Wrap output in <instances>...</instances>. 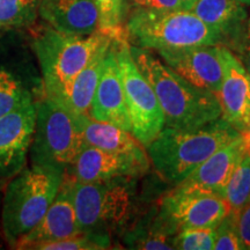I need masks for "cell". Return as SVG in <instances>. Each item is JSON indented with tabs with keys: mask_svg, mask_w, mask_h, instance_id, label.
<instances>
[{
	"mask_svg": "<svg viewBox=\"0 0 250 250\" xmlns=\"http://www.w3.org/2000/svg\"><path fill=\"white\" fill-rule=\"evenodd\" d=\"M40 0H0V28H21L34 23Z\"/></svg>",
	"mask_w": 250,
	"mask_h": 250,
	"instance_id": "cell-24",
	"label": "cell"
},
{
	"mask_svg": "<svg viewBox=\"0 0 250 250\" xmlns=\"http://www.w3.org/2000/svg\"><path fill=\"white\" fill-rule=\"evenodd\" d=\"M237 1H240L243 5H250V0H237Z\"/></svg>",
	"mask_w": 250,
	"mask_h": 250,
	"instance_id": "cell-35",
	"label": "cell"
},
{
	"mask_svg": "<svg viewBox=\"0 0 250 250\" xmlns=\"http://www.w3.org/2000/svg\"><path fill=\"white\" fill-rule=\"evenodd\" d=\"M65 177V176H64ZM78 225L83 233H122L137 220V177L77 182L67 177Z\"/></svg>",
	"mask_w": 250,
	"mask_h": 250,
	"instance_id": "cell-4",
	"label": "cell"
},
{
	"mask_svg": "<svg viewBox=\"0 0 250 250\" xmlns=\"http://www.w3.org/2000/svg\"><path fill=\"white\" fill-rule=\"evenodd\" d=\"M116 56L131 133L147 146L165 127V117L154 89L137 67L126 37L117 39Z\"/></svg>",
	"mask_w": 250,
	"mask_h": 250,
	"instance_id": "cell-8",
	"label": "cell"
},
{
	"mask_svg": "<svg viewBox=\"0 0 250 250\" xmlns=\"http://www.w3.org/2000/svg\"><path fill=\"white\" fill-rule=\"evenodd\" d=\"M112 40L100 30L71 35L46 26L34 31L31 49L39 62L44 95L64 105L78 74Z\"/></svg>",
	"mask_w": 250,
	"mask_h": 250,
	"instance_id": "cell-2",
	"label": "cell"
},
{
	"mask_svg": "<svg viewBox=\"0 0 250 250\" xmlns=\"http://www.w3.org/2000/svg\"><path fill=\"white\" fill-rule=\"evenodd\" d=\"M224 199L229 205L230 212L237 214L250 201V154L246 153L230 175Z\"/></svg>",
	"mask_w": 250,
	"mask_h": 250,
	"instance_id": "cell-23",
	"label": "cell"
},
{
	"mask_svg": "<svg viewBox=\"0 0 250 250\" xmlns=\"http://www.w3.org/2000/svg\"><path fill=\"white\" fill-rule=\"evenodd\" d=\"M44 94L42 80L27 64L18 61L0 62V117Z\"/></svg>",
	"mask_w": 250,
	"mask_h": 250,
	"instance_id": "cell-19",
	"label": "cell"
},
{
	"mask_svg": "<svg viewBox=\"0 0 250 250\" xmlns=\"http://www.w3.org/2000/svg\"><path fill=\"white\" fill-rule=\"evenodd\" d=\"M240 134H241L243 145H245L246 153H249L250 154V117L248 120V123L246 125V127L241 131V132H240Z\"/></svg>",
	"mask_w": 250,
	"mask_h": 250,
	"instance_id": "cell-32",
	"label": "cell"
},
{
	"mask_svg": "<svg viewBox=\"0 0 250 250\" xmlns=\"http://www.w3.org/2000/svg\"><path fill=\"white\" fill-rule=\"evenodd\" d=\"M111 43L112 41L109 44L103 46L98 54L94 56L92 61L83 68V71L78 74L72 83L64 107L73 116L88 115L94 94H95L100 77H101L105 55H107Z\"/></svg>",
	"mask_w": 250,
	"mask_h": 250,
	"instance_id": "cell-22",
	"label": "cell"
},
{
	"mask_svg": "<svg viewBox=\"0 0 250 250\" xmlns=\"http://www.w3.org/2000/svg\"><path fill=\"white\" fill-rule=\"evenodd\" d=\"M175 249L212 250L214 249V228H187L176 234Z\"/></svg>",
	"mask_w": 250,
	"mask_h": 250,
	"instance_id": "cell-27",
	"label": "cell"
},
{
	"mask_svg": "<svg viewBox=\"0 0 250 250\" xmlns=\"http://www.w3.org/2000/svg\"><path fill=\"white\" fill-rule=\"evenodd\" d=\"M230 208L223 197L171 190L156 208L164 226L176 235L187 228H215Z\"/></svg>",
	"mask_w": 250,
	"mask_h": 250,
	"instance_id": "cell-9",
	"label": "cell"
},
{
	"mask_svg": "<svg viewBox=\"0 0 250 250\" xmlns=\"http://www.w3.org/2000/svg\"><path fill=\"white\" fill-rule=\"evenodd\" d=\"M131 45L167 51L191 46L223 44L220 36L189 9L131 11L125 26Z\"/></svg>",
	"mask_w": 250,
	"mask_h": 250,
	"instance_id": "cell-6",
	"label": "cell"
},
{
	"mask_svg": "<svg viewBox=\"0 0 250 250\" xmlns=\"http://www.w3.org/2000/svg\"><path fill=\"white\" fill-rule=\"evenodd\" d=\"M190 11L220 36L223 45L235 51L248 14L237 0H196Z\"/></svg>",
	"mask_w": 250,
	"mask_h": 250,
	"instance_id": "cell-18",
	"label": "cell"
},
{
	"mask_svg": "<svg viewBox=\"0 0 250 250\" xmlns=\"http://www.w3.org/2000/svg\"><path fill=\"white\" fill-rule=\"evenodd\" d=\"M127 2H129L131 11H133V9L171 11V9L183 8L181 0H127Z\"/></svg>",
	"mask_w": 250,
	"mask_h": 250,
	"instance_id": "cell-29",
	"label": "cell"
},
{
	"mask_svg": "<svg viewBox=\"0 0 250 250\" xmlns=\"http://www.w3.org/2000/svg\"><path fill=\"white\" fill-rule=\"evenodd\" d=\"M239 137V131L220 117L195 129L165 126L146 151L156 174L177 186L214 152Z\"/></svg>",
	"mask_w": 250,
	"mask_h": 250,
	"instance_id": "cell-3",
	"label": "cell"
},
{
	"mask_svg": "<svg viewBox=\"0 0 250 250\" xmlns=\"http://www.w3.org/2000/svg\"><path fill=\"white\" fill-rule=\"evenodd\" d=\"M39 15L54 29L71 35H90L99 30L94 0H40Z\"/></svg>",
	"mask_w": 250,
	"mask_h": 250,
	"instance_id": "cell-17",
	"label": "cell"
},
{
	"mask_svg": "<svg viewBox=\"0 0 250 250\" xmlns=\"http://www.w3.org/2000/svg\"><path fill=\"white\" fill-rule=\"evenodd\" d=\"M99 12V30L114 39H125L123 14L125 0H94Z\"/></svg>",
	"mask_w": 250,
	"mask_h": 250,
	"instance_id": "cell-26",
	"label": "cell"
},
{
	"mask_svg": "<svg viewBox=\"0 0 250 250\" xmlns=\"http://www.w3.org/2000/svg\"><path fill=\"white\" fill-rule=\"evenodd\" d=\"M149 167V159H140L85 145L65 170L64 176L77 182H101L117 177H139Z\"/></svg>",
	"mask_w": 250,
	"mask_h": 250,
	"instance_id": "cell-11",
	"label": "cell"
},
{
	"mask_svg": "<svg viewBox=\"0 0 250 250\" xmlns=\"http://www.w3.org/2000/svg\"><path fill=\"white\" fill-rule=\"evenodd\" d=\"M117 39L112 40L105 55L98 87L90 104L88 116L95 121L110 123L130 131L131 123L125 104L123 85L116 56Z\"/></svg>",
	"mask_w": 250,
	"mask_h": 250,
	"instance_id": "cell-14",
	"label": "cell"
},
{
	"mask_svg": "<svg viewBox=\"0 0 250 250\" xmlns=\"http://www.w3.org/2000/svg\"><path fill=\"white\" fill-rule=\"evenodd\" d=\"M223 80L217 98L221 118L241 132L250 117V74L230 49L221 44Z\"/></svg>",
	"mask_w": 250,
	"mask_h": 250,
	"instance_id": "cell-13",
	"label": "cell"
},
{
	"mask_svg": "<svg viewBox=\"0 0 250 250\" xmlns=\"http://www.w3.org/2000/svg\"><path fill=\"white\" fill-rule=\"evenodd\" d=\"M162 61L184 79L217 95L223 80L221 44L158 51Z\"/></svg>",
	"mask_w": 250,
	"mask_h": 250,
	"instance_id": "cell-12",
	"label": "cell"
},
{
	"mask_svg": "<svg viewBox=\"0 0 250 250\" xmlns=\"http://www.w3.org/2000/svg\"><path fill=\"white\" fill-rule=\"evenodd\" d=\"M85 145L73 115L43 94L36 102L35 129L29 148L30 165L65 173Z\"/></svg>",
	"mask_w": 250,
	"mask_h": 250,
	"instance_id": "cell-7",
	"label": "cell"
},
{
	"mask_svg": "<svg viewBox=\"0 0 250 250\" xmlns=\"http://www.w3.org/2000/svg\"><path fill=\"white\" fill-rule=\"evenodd\" d=\"M62 180V171L30 165L6 186L1 198V229L7 246L14 249L40 223L58 195Z\"/></svg>",
	"mask_w": 250,
	"mask_h": 250,
	"instance_id": "cell-5",
	"label": "cell"
},
{
	"mask_svg": "<svg viewBox=\"0 0 250 250\" xmlns=\"http://www.w3.org/2000/svg\"><path fill=\"white\" fill-rule=\"evenodd\" d=\"M182 1V5H183V8L184 9H191V7L193 6V4L196 2V0H181Z\"/></svg>",
	"mask_w": 250,
	"mask_h": 250,
	"instance_id": "cell-33",
	"label": "cell"
},
{
	"mask_svg": "<svg viewBox=\"0 0 250 250\" xmlns=\"http://www.w3.org/2000/svg\"><path fill=\"white\" fill-rule=\"evenodd\" d=\"M111 236L105 234L79 233L77 235L40 243L37 250H100L111 248Z\"/></svg>",
	"mask_w": 250,
	"mask_h": 250,
	"instance_id": "cell-25",
	"label": "cell"
},
{
	"mask_svg": "<svg viewBox=\"0 0 250 250\" xmlns=\"http://www.w3.org/2000/svg\"><path fill=\"white\" fill-rule=\"evenodd\" d=\"M235 55L241 61L243 66L250 74V15L247 19V22L243 29V34L239 45L235 50Z\"/></svg>",
	"mask_w": 250,
	"mask_h": 250,
	"instance_id": "cell-31",
	"label": "cell"
},
{
	"mask_svg": "<svg viewBox=\"0 0 250 250\" xmlns=\"http://www.w3.org/2000/svg\"><path fill=\"white\" fill-rule=\"evenodd\" d=\"M245 154L246 148L240 134L239 138L226 144L206 159L182 182L175 186V189L183 192L210 193L224 198L230 175Z\"/></svg>",
	"mask_w": 250,
	"mask_h": 250,
	"instance_id": "cell-15",
	"label": "cell"
},
{
	"mask_svg": "<svg viewBox=\"0 0 250 250\" xmlns=\"http://www.w3.org/2000/svg\"><path fill=\"white\" fill-rule=\"evenodd\" d=\"M130 52L154 89L166 127L195 129L221 117L220 103L214 93L192 85L155 57L151 50L130 44Z\"/></svg>",
	"mask_w": 250,
	"mask_h": 250,
	"instance_id": "cell-1",
	"label": "cell"
},
{
	"mask_svg": "<svg viewBox=\"0 0 250 250\" xmlns=\"http://www.w3.org/2000/svg\"><path fill=\"white\" fill-rule=\"evenodd\" d=\"M237 233L243 250H250V201L237 213Z\"/></svg>",
	"mask_w": 250,
	"mask_h": 250,
	"instance_id": "cell-30",
	"label": "cell"
},
{
	"mask_svg": "<svg viewBox=\"0 0 250 250\" xmlns=\"http://www.w3.org/2000/svg\"><path fill=\"white\" fill-rule=\"evenodd\" d=\"M2 241H4V236H2L1 229V197H0V248L2 247Z\"/></svg>",
	"mask_w": 250,
	"mask_h": 250,
	"instance_id": "cell-34",
	"label": "cell"
},
{
	"mask_svg": "<svg viewBox=\"0 0 250 250\" xmlns=\"http://www.w3.org/2000/svg\"><path fill=\"white\" fill-rule=\"evenodd\" d=\"M36 102H28L0 117V192L27 166Z\"/></svg>",
	"mask_w": 250,
	"mask_h": 250,
	"instance_id": "cell-10",
	"label": "cell"
},
{
	"mask_svg": "<svg viewBox=\"0 0 250 250\" xmlns=\"http://www.w3.org/2000/svg\"><path fill=\"white\" fill-rule=\"evenodd\" d=\"M73 117L76 118L86 145L140 159H149L145 146L130 131L117 125L95 121L88 115H78Z\"/></svg>",
	"mask_w": 250,
	"mask_h": 250,
	"instance_id": "cell-20",
	"label": "cell"
},
{
	"mask_svg": "<svg viewBox=\"0 0 250 250\" xmlns=\"http://www.w3.org/2000/svg\"><path fill=\"white\" fill-rule=\"evenodd\" d=\"M237 214L229 211L226 217L214 228L215 250H242V245L237 233Z\"/></svg>",
	"mask_w": 250,
	"mask_h": 250,
	"instance_id": "cell-28",
	"label": "cell"
},
{
	"mask_svg": "<svg viewBox=\"0 0 250 250\" xmlns=\"http://www.w3.org/2000/svg\"><path fill=\"white\" fill-rule=\"evenodd\" d=\"M175 236L162 225L156 208L140 217L122 234L126 248L142 250H173Z\"/></svg>",
	"mask_w": 250,
	"mask_h": 250,
	"instance_id": "cell-21",
	"label": "cell"
},
{
	"mask_svg": "<svg viewBox=\"0 0 250 250\" xmlns=\"http://www.w3.org/2000/svg\"><path fill=\"white\" fill-rule=\"evenodd\" d=\"M79 233L83 232L78 225L70 184L64 177L61 190L48 211L40 223L17 243L14 249H33L40 243L65 239Z\"/></svg>",
	"mask_w": 250,
	"mask_h": 250,
	"instance_id": "cell-16",
	"label": "cell"
}]
</instances>
